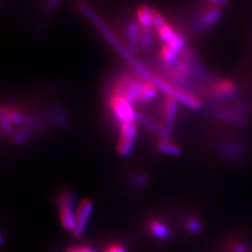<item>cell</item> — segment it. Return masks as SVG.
I'll use <instances>...</instances> for the list:
<instances>
[{
	"label": "cell",
	"instance_id": "6da1fadb",
	"mask_svg": "<svg viewBox=\"0 0 252 252\" xmlns=\"http://www.w3.org/2000/svg\"><path fill=\"white\" fill-rule=\"evenodd\" d=\"M77 7L78 10L92 22V25H94V27L98 30L99 33L103 36V38L109 43V45L128 63L133 72H135L139 77H141L143 80L156 85L157 88L166 94L167 97L177 100L180 104H182L192 110L201 109L202 101L196 97L195 94L181 89L179 86L173 85L171 82L166 80V79H164L163 77L152 72L151 69H148L143 64V62H141L139 59H137L135 55L126 49L124 43L115 35L112 29L108 28L105 21L100 17L98 13L94 11L90 4L84 1H80L77 3Z\"/></svg>",
	"mask_w": 252,
	"mask_h": 252
},
{
	"label": "cell",
	"instance_id": "7a4b0ae2",
	"mask_svg": "<svg viewBox=\"0 0 252 252\" xmlns=\"http://www.w3.org/2000/svg\"><path fill=\"white\" fill-rule=\"evenodd\" d=\"M107 104L110 116L118 124V127L125 123L137 122L138 110L135 109V105L121 94L109 93Z\"/></svg>",
	"mask_w": 252,
	"mask_h": 252
},
{
	"label": "cell",
	"instance_id": "3957f363",
	"mask_svg": "<svg viewBox=\"0 0 252 252\" xmlns=\"http://www.w3.org/2000/svg\"><path fill=\"white\" fill-rule=\"evenodd\" d=\"M76 196L70 190L61 191L58 196V211L61 225L64 229L73 232L76 225L77 211Z\"/></svg>",
	"mask_w": 252,
	"mask_h": 252
},
{
	"label": "cell",
	"instance_id": "277c9868",
	"mask_svg": "<svg viewBox=\"0 0 252 252\" xmlns=\"http://www.w3.org/2000/svg\"><path fill=\"white\" fill-rule=\"evenodd\" d=\"M117 152L121 157H128L133 152L138 137V123L129 122L118 127Z\"/></svg>",
	"mask_w": 252,
	"mask_h": 252
},
{
	"label": "cell",
	"instance_id": "5b68a950",
	"mask_svg": "<svg viewBox=\"0 0 252 252\" xmlns=\"http://www.w3.org/2000/svg\"><path fill=\"white\" fill-rule=\"evenodd\" d=\"M94 211V203L90 199H84L78 204L76 211V225L72 234L76 238L81 236L88 228L90 219Z\"/></svg>",
	"mask_w": 252,
	"mask_h": 252
},
{
	"label": "cell",
	"instance_id": "8992f818",
	"mask_svg": "<svg viewBox=\"0 0 252 252\" xmlns=\"http://www.w3.org/2000/svg\"><path fill=\"white\" fill-rule=\"evenodd\" d=\"M142 29L137 20H129L124 26V41L125 46L130 53H136L140 50V37Z\"/></svg>",
	"mask_w": 252,
	"mask_h": 252
},
{
	"label": "cell",
	"instance_id": "52a82bcc",
	"mask_svg": "<svg viewBox=\"0 0 252 252\" xmlns=\"http://www.w3.org/2000/svg\"><path fill=\"white\" fill-rule=\"evenodd\" d=\"M238 92L236 85L229 79H220L210 86V94L216 100H226L233 97Z\"/></svg>",
	"mask_w": 252,
	"mask_h": 252
},
{
	"label": "cell",
	"instance_id": "ba28073f",
	"mask_svg": "<svg viewBox=\"0 0 252 252\" xmlns=\"http://www.w3.org/2000/svg\"><path fill=\"white\" fill-rule=\"evenodd\" d=\"M179 102L175 99L167 97L163 102L162 105V113L164 118V123L162 125L163 128L166 129H173V125L177 120L178 113H179Z\"/></svg>",
	"mask_w": 252,
	"mask_h": 252
},
{
	"label": "cell",
	"instance_id": "9c48e42d",
	"mask_svg": "<svg viewBox=\"0 0 252 252\" xmlns=\"http://www.w3.org/2000/svg\"><path fill=\"white\" fill-rule=\"evenodd\" d=\"M223 11L220 9V6L212 5L209 9L205 11L198 21V28L199 31H205L208 30L210 27L215 26L216 23L222 18Z\"/></svg>",
	"mask_w": 252,
	"mask_h": 252
},
{
	"label": "cell",
	"instance_id": "30bf717a",
	"mask_svg": "<svg viewBox=\"0 0 252 252\" xmlns=\"http://www.w3.org/2000/svg\"><path fill=\"white\" fill-rule=\"evenodd\" d=\"M147 229L154 238L160 241H168L171 238L170 228L161 220H151L147 224Z\"/></svg>",
	"mask_w": 252,
	"mask_h": 252
},
{
	"label": "cell",
	"instance_id": "8fae6325",
	"mask_svg": "<svg viewBox=\"0 0 252 252\" xmlns=\"http://www.w3.org/2000/svg\"><path fill=\"white\" fill-rule=\"evenodd\" d=\"M136 20L141 29H154V10L146 5H141L136 12Z\"/></svg>",
	"mask_w": 252,
	"mask_h": 252
},
{
	"label": "cell",
	"instance_id": "7c38bea8",
	"mask_svg": "<svg viewBox=\"0 0 252 252\" xmlns=\"http://www.w3.org/2000/svg\"><path fill=\"white\" fill-rule=\"evenodd\" d=\"M35 131V129L30 127H18L10 137V140L15 145H23L33 139Z\"/></svg>",
	"mask_w": 252,
	"mask_h": 252
},
{
	"label": "cell",
	"instance_id": "4fadbf2b",
	"mask_svg": "<svg viewBox=\"0 0 252 252\" xmlns=\"http://www.w3.org/2000/svg\"><path fill=\"white\" fill-rule=\"evenodd\" d=\"M155 31L158 37H159L160 40L165 45H169L173 40H175V38L179 33V32L173 29L168 22H165L162 27H160L159 29H157Z\"/></svg>",
	"mask_w": 252,
	"mask_h": 252
},
{
	"label": "cell",
	"instance_id": "5bb4252c",
	"mask_svg": "<svg viewBox=\"0 0 252 252\" xmlns=\"http://www.w3.org/2000/svg\"><path fill=\"white\" fill-rule=\"evenodd\" d=\"M180 55L171 50L168 45H163L159 53V58L165 67H171L179 62Z\"/></svg>",
	"mask_w": 252,
	"mask_h": 252
},
{
	"label": "cell",
	"instance_id": "9a60e30c",
	"mask_svg": "<svg viewBox=\"0 0 252 252\" xmlns=\"http://www.w3.org/2000/svg\"><path fill=\"white\" fill-rule=\"evenodd\" d=\"M157 149L161 154L169 157H180L182 155V148H181L178 144L173 143L170 141H162L160 140L157 144Z\"/></svg>",
	"mask_w": 252,
	"mask_h": 252
},
{
	"label": "cell",
	"instance_id": "2e32d148",
	"mask_svg": "<svg viewBox=\"0 0 252 252\" xmlns=\"http://www.w3.org/2000/svg\"><path fill=\"white\" fill-rule=\"evenodd\" d=\"M46 118L51 121L52 124L56 126H64L67 124L68 117L64 110H62L57 107H52L47 112Z\"/></svg>",
	"mask_w": 252,
	"mask_h": 252
},
{
	"label": "cell",
	"instance_id": "e0dca14e",
	"mask_svg": "<svg viewBox=\"0 0 252 252\" xmlns=\"http://www.w3.org/2000/svg\"><path fill=\"white\" fill-rule=\"evenodd\" d=\"M216 116H217L218 119L225 121L227 123H230V124L244 125L246 123L245 119H244V118L241 115L226 112V110H219Z\"/></svg>",
	"mask_w": 252,
	"mask_h": 252
},
{
	"label": "cell",
	"instance_id": "ac0fdd59",
	"mask_svg": "<svg viewBox=\"0 0 252 252\" xmlns=\"http://www.w3.org/2000/svg\"><path fill=\"white\" fill-rule=\"evenodd\" d=\"M153 43H154L153 31L142 29L141 37H140V50L147 52L152 49Z\"/></svg>",
	"mask_w": 252,
	"mask_h": 252
},
{
	"label": "cell",
	"instance_id": "d6986e66",
	"mask_svg": "<svg viewBox=\"0 0 252 252\" xmlns=\"http://www.w3.org/2000/svg\"><path fill=\"white\" fill-rule=\"evenodd\" d=\"M185 228L186 230L191 233V234H199L203 230V223L201 222V220L195 217L188 218L185 222Z\"/></svg>",
	"mask_w": 252,
	"mask_h": 252
},
{
	"label": "cell",
	"instance_id": "ffe728a7",
	"mask_svg": "<svg viewBox=\"0 0 252 252\" xmlns=\"http://www.w3.org/2000/svg\"><path fill=\"white\" fill-rule=\"evenodd\" d=\"M231 252H252V247L244 242H234L230 246Z\"/></svg>",
	"mask_w": 252,
	"mask_h": 252
},
{
	"label": "cell",
	"instance_id": "44dd1931",
	"mask_svg": "<svg viewBox=\"0 0 252 252\" xmlns=\"http://www.w3.org/2000/svg\"><path fill=\"white\" fill-rule=\"evenodd\" d=\"M62 0H45L44 2V12L46 14H52L58 9Z\"/></svg>",
	"mask_w": 252,
	"mask_h": 252
},
{
	"label": "cell",
	"instance_id": "7402d4cb",
	"mask_svg": "<svg viewBox=\"0 0 252 252\" xmlns=\"http://www.w3.org/2000/svg\"><path fill=\"white\" fill-rule=\"evenodd\" d=\"M147 183V177L144 175V173H137V175L135 176V179H133V184H135L136 186H139V187H142L144 186L145 184Z\"/></svg>",
	"mask_w": 252,
	"mask_h": 252
},
{
	"label": "cell",
	"instance_id": "603a6c76",
	"mask_svg": "<svg viewBox=\"0 0 252 252\" xmlns=\"http://www.w3.org/2000/svg\"><path fill=\"white\" fill-rule=\"evenodd\" d=\"M104 252H126V249L120 244H113V245L108 246Z\"/></svg>",
	"mask_w": 252,
	"mask_h": 252
},
{
	"label": "cell",
	"instance_id": "cb8c5ba5",
	"mask_svg": "<svg viewBox=\"0 0 252 252\" xmlns=\"http://www.w3.org/2000/svg\"><path fill=\"white\" fill-rule=\"evenodd\" d=\"M66 252H96L89 246H78L67 249Z\"/></svg>",
	"mask_w": 252,
	"mask_h": 252
},
{
	"label": "cell",
	"instance_id": "d4e9b609",
	"mask_svg": "<svg viewBox=\"0 0 252 252\" xmlns=\"http://www.w3.org/2000/svg\"><path fill=\"white\" fill-rule=\"evenodd\" d=\"M211 3H214V5H218V6H220V5H224L226 4L227 0H210Z\"/></svg>",
	"mask_w": 252,
	"mask_h": 252
},
{
	"label": "cell",
	"instance_id": "484cf974",
	"mask_svg": "<svg viewBox=\"0 0 252 252\" xmlns=\"http://www.w3.org/2000/svg\"><path fill=\"white\" fill-rule=\"evenodd\" d=\"M1 243H2V236L0 234V245H1Z\"/></svg>",
	"mask_w": 252,
	"mask_h": 252
},
{
	"label": "cell",
	"instance_id": "4316f807",
	"mask_svg": "<svg viewBox=\"0 0 252 252\" xmlns=\"http://www.w3.org/2000/svg\"><path fill=\"white\" fill-rule=\"evenodd\" d=\"M207 1H210V0H207Z\"/></svg>",
	"mask_w": 252,
	"mask_h": 252
}]
</instances>
